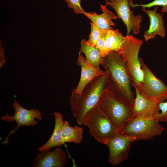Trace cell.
Masks as SVG:
<instances>
[{
  "label": "cell",
  "mask_w": 167,
  "mask_h": 167,
  "mask_svg": "<svg viewBox=\"0 0 167 167\" xmlns=\"http://www.w3.org/2000/svg\"><path fill=\"white\" fill-rule=\"evenodd\" d=\"M97 104L119 132L124 123L133 117L132 109L118 100L107 88Z\"/></svg>",
  "instance_id": "cell-4"
},
{
  "label": "cell",
  "mask_w": 167,
  "mask_h": 167,
  "mask_svg": "<svg viewBox=\"0 0 167 167\" xmlns=\"http://www.w3.org/2000/svg\"><path fill=\"white\" fill-rule=\"evenodd\" d=\"M134 104L132 108L133 117L148 118H157L160 113L159 103L142 96L136 87Z\"/></svg>",
  "instance_id": "cell-11"
},
{
  "label": "cell",
  "mask_w": 167,
  "mask_h": 167,
  "mask_svg": "<svg viewBox=\"0 0 167 167\" xmlns=\"http://www.w3.org/2000/svg\"><path fill=\"white\" fill-rule=\"evenodd\" d=\"M128 3L129 6L132 8L141 6L145 8H149L154 6H161L163 7L161 10V12L163 13L167 12V0H155L145 4H134L132 0H128Z\"/></svg>",
  "instance_id": "cell-20"
},
{
  "label": "cell",
  "mask_w": 167,
  "mask_h": 167,
  "mask_svg": "<svg viewBox=\"0 0 167 167\" xmlns=\"http://www.w3.org/2000/svg\"><path fill=\"white\" fill-rule=\"evenodd\" d=\"M105 33L99 38L97 41L95 46L99 50L101 56L103 58L105 57L108 54L105 45Z\"/></svg>",
  "instance_id": "cell-24"
},
{
  "label": "cell",
  "mask_w": 167,
  "mask_h": 167,
  "mask_svg": "<svg viewBox=\"0 0 167 167\" xmlns=\"http://www.w3.org/2000/svg\"><path fill=\"white\" fill-rule=\"evenodd\" d=\"M55 117V123L52 134L48 141L38 149L39 152H41L52 148L59 147L63 145L62 141V131L64 121L62 114L57 112L53 113Z\"/></svg>",
  "instance_id": "cell-16"
},
{
  "label": "cell",
  "mask_w": 167,
  "mask_h": 167,
  "mask_svg": "<svg viewBox=\"0 0 167 167\" xmlns=\"http://www.w3.org/2000/svg\"><path fill=\"white\" fill-rule=\"evenodd\" d=\"M102 66L108 73L107 88L118 100L132 109L135 100L132 84L122 56L118 51H111L104 58Z\"/></svg>",
  "instance_id": "cell-1"
},
{
  "label": "cell",
  "mask_w": 167,
  "mask_h": 167,
  "mask_svg": "<svg viewBox=\"0 0 167 167\" xmlns=\"http://www.w3.org/2000/svg\"><path fill=\"white\" fill-rule=\"evenodd\" d=\"M141 66L144 73L143 81L138 87L139 92L143 96L160 103L167 99V86L157 78L140 58Z\"/></svg>",
  "instance_id": "cell-7"
},
{
  "label": "cell",
  "mask_w": 167,
  "mask_h": 167,
  "mask_svg": "<svg viewBox=\"0 0 167 167\" xmlns=\"http://www.w3.org/2000/svg\"><path fill=\"white\" fill-rule=\"evenodd\" d=\"M158 8V6H156L153 10H147L143 7L141 8V10L148 15L150 20L149 28L143 34L146 41L151 39H154L157 35L162 37H164L165 35L163 14L161 15L160 13H157Z\"/></svg>",
  "instance_id": "cell-14"
},
{
  "label": "cell",
  "mask_w": 167,
  "mask_h": 167,
  "mask_svg": "<svg viewBox=\"0 0 167 167\" xmlns=\"http://www.w3.org/2000/svg\"><path fill=\"white\" fill-rule=\"evenodd\" d=\"M6 61L4 58V50L2 45L0 41V67H2L5 63Z\"/></svg>",
  "instance_id": "cell-25"
},
{
  "label": "cell",
  "mask_w": 167,
  "mask_h": 167,
  "mask_svg": "<svg viewBox=\"0 0 167 167\" xmlns=\"http://www.w3.org/2000/svg\"><path fill=\"white\" fill-rule=\"evenodd\" d=\"M159 107L161 112L158 115L157 118L159 122H167V101L160 102Z\"/></svg>",
  "instance_id": "cell-23"
},
{
  "label": "cell",
  "mask_w": 167,
  "mask_h": 167,
  "mask_svg": "<svg viewBox=\"0 0 167 167\" xmlns=\"http://www.w3.org/2000/svg\"><path fill=\"white\" fill-rule=\"evenodd\" d=\"M13 106L15 110L13 115L11 116L7 113L6 115L1 117V119L5 122H11L15 121L17 124L16 128L10 132L6 138L5 140L2 142L3 144L5 145L8 143V138L10 135L13 134L19 127L35 126L37 124V122L35 119H41V113L38 109L34 108L26 109L20 106L16 100L13 103Z\"/></svg>",
  "instance_id": "cell-9"
},
{
  "label": "cell",
  "mask_w": 167,
  "mask_h": 167,
  "mask_svg": "<svg viewBox=\"0 0 167 167\" xmlns=\"http://www.w3.org/2000/svg\"><path fill=\"white\" fill-rule=\"evenodd\" d=\"M100 7L102 11L101 14L87 12L85 15L92 21L96 27L102 31L113 29L111 26H114L115 25L112 20L117 19V16L108 10L106 5H101Z\"/></svg>",
  "instance_id": "cell-15"
},
{
  "label": "cell",
  "mask_w": 167,
  "mask_h": 167,
  "mask_svg": "<svg viewBox=\"0 0 167 167\" xmlns=\"http://www.w3.org/2000/svg\"><path fill=\"white\" fill-rule=\"evenodd\" d=\"M157 118L133 117L124 124L120 133L136 138V140H150L160 135L163 128Z\"/></svg>",
  "instance_id": "cell-6"
},
{
  "label": "cell",
  "mask_w": 167,
  "mask_h": 167,
  "mask_svg": "<svg viewBox=\"0 0 167 167\" xmlns=\"http://www.w3.org/2000/svg\"><path fill=\"white\" fill-rule=\"evenodd\" d=\"M85 39L81 41L79 53H83L86 57V60L92 66L98 70H101L100 66L103 64L104 58L96 46L88 45Z\"/></svg>",
  "instance_id": "cell-17"
},
{
  "label": "cell",
  "mask_w": 167,
  "mask_h": 167,
  "mask_svg": "<svg viewBox=\"0 0 167 167\" xmlns=\"http://www.w3.org/2000/svg\"><path fill=\"white\" fill-rule=\"evenodd\" d=\"M83 130L78 126H71L67 121L63 122L62 131V141L65 143H80L83 138Z\"/></svg>",
  "instance_id": "cell-18"
},
{
  "label": "cell",
  "mask_w": 167,
  "mask_h": 167,
  "mask_svg": "<svg viewBox=\"0 0 167 167\" xmlns=\"http://www.w3.org/2000/svg\"><path fill=\"white\" fill-rule=\"evenodd\" d=\"M81 0H65L66 2L68 7L72 9L76 14H81L84 15L87 13L82 7L80 2Z\"/></svg>",
  "instance_id": "cell-22"
},
{
  "label": "cell",
  "mask_w": 167,
  "mask_h": 167,
  "mask_svg": "<svg viewBox=\"0 0 167 167\" xmlns=\"http://www.w3.org/2000/svg\"><path fill=\"white\" fill-rule=\"evenodd\" d=\"M113 0H109V1L111 2Z\"/></svg>",
  "instance_id": "cell-26"
},
{
  "label": "cell",
  "mask_w": 167,
  "mask_h": 167,
  "mask_svg": "<svg viewBox=\"0 0 167 167\" xmlns=\"http://www.w3.org/2000/svg\"><path fill=\"white\" fill-rule=\"evenodd\" d=\"M105 45L109 54L111 51H119L124 43L126 36H124L118 29H110L105 33Z\"/></svg>",
  "instance_id": "cell-19"
},
{
  "label": "cell",
  "mask_w": 167,
  "mask_h": 167,
  "mask_svg": "<svg viewBox=\"0 0 167 167\" xmlns=\"http://www.w3.org/2000/svg\"><path fill=\"white\" fill-rule=\"evenodd\" d=\"M143 42L142 40L132 35L126 36L125 41L118 52L126 62V69L133 86L138 87L143 81L144 73L138 54Z\"/></svg>",
  "instance_id": "cell-3"
},
{
  "label": "cell",
  "mask_w": 167,
  "mask_h": 167,
  "mask_svg": "<svg viewBox=\"0 0 167 167\" xmlns=\"http://www.w3.org/2000/svg\"><path fill=\"white\" fill-rule=\"evenodd\" d=\"M108 71L95 78L89 83L79 95L71 90L69 102L72 114L79 125L83 124L87 114L98 103L101 97L106 88Z\"/></svg>",
  "instance_id": "cell-2"
},
{
  "label": "cell",
  "mask_w": 167,
  "mask_h": 167,
  "mask_svg": "<svg viewBox=\"0 0 167 167\" xmlns=\"http://www.w3.org/2000/svg\"><path fill=\"white\" fill-rule=\"evenodd\" d=\"M106 6L112 7L117 14V18L121 19L125 24L127 29L126 36L129 35L132 31L133 34H139L142 17L140 15H134L133 11L130 8L128 0H113L111 2L107 0Z\"/></svg>",
  "instance_id": "cell-10"
},
{
  "label": "cell",
  "mask_w": 167,
  "mask_h": 167,
  "mask_svg": "<svg viewBox=\"0 0 167 167\" xmlns=\"http://www.w3.org/2000/svg\"><path fill=\"white\" fill-rule=\"evenodd\" d=\"M91 32L87 43L92 46H95L99 38L106 31H102L97 28L92 23H90Z\"/></svg>",
  "instance_id": "cell-21"
},
{
  "label": "cell",
  "mask_w": 167,
  "mask_h": 167,
  "mask_svg": "<svg viewBox=\"0 0 167 167\" xmlns=\"http://www.w3.org/2000/svg\"><path fill=\"white\" fill-rule=\"evenodd\" d=\"M77 64L81 68V74L78 84L75 89H72L75 93L80 95L86 86L96 77L105 72L98 70L88 62L81 53H79Z\"/></svg>",
  "instance_id": "cell-13"
},
{
  "label": "cell",
  "mask_w": 167,
  "mask_h": 167,
  "mask_svg": "<svg viewBox=\"0 0 167 167\" xmlns=\"http://www.w3.org/2000/svg\"><path fill=\"white\" fill-rule=\"evenodd\" d=\"M66 154L62 149L55 148L41 152L34 159L33 167H64L66 163Z\"/></svg>",
  "instance_id": "cell-12"
},
{
  "label": "cell",
  "mask_w": 167,
  "mask_h": 167,
  "mask_svg": "<svg viewBox=\"0 0 167 167\" xmlns=\"http://www.w3.org/2000/svg\"><path fill=\"white\" fill-rule=\"evenodd\" d=\"M134 137L118 133L109 139L105 144L109 150V161L116 165L128 157L131 143L136 141Z\"/></svg>",
  "instance_id": "cell-8"
},
{
  "label": "cell",
  "mask_w": 167,
  "mask_h": 167,
  "mask_svg": "<svg viewBox=\"0 0 167 167\" xmlns=\"http://www.w3.org/2000/svg\"><path fill=\"white\" fill-rule=\"evenodd\" d=\"M83 124L89 128L91 135L102 144H105L109 139L119 133L97 104L87 114Z\"/></svg>",
  "instance_id": "cell-5"
}]
</instances>
